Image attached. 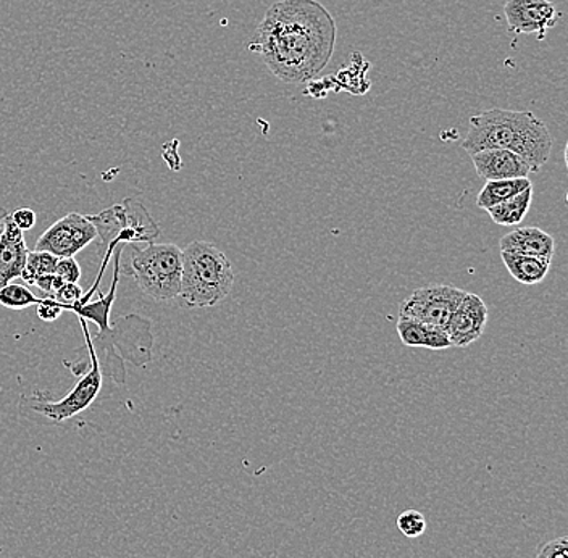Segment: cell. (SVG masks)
<instances>
[{
	"label": "cell",
	"mask_w": 568,
	"mask_h": 558,
	"mask_svg": "<svg viewBox=\"0 0 568 558\" xmlns=\"http://www.w3.org/2000/svg\"><path fill=\"white\" fill-rule=\"evenodd\" d=\"M396 329L397 336L407 347H424L429 351H444L453 347L446 332L435 328V326L425 325L417 319L399 316Z\"/></svg>",
	"instance_id": "obj_14"
},
{
	"label": "cell",
	"mask_w": 568,
	"mask_h": 558,
	"mask_svg": "<svg viewBox=\"0 0 568 558\" xmlns=\"http://www.w3.org/2000/svg\"><path fill=\"white\" fill-rule=\"evenodd\" d=\"M7 215H9V212L0 205V233H2L3 220H6Z\"/></svg>",
	"instance_id": "obj_27"
},
{
	"label": "cell",
	"mask_w": 568,
	"mask_h": 558,
	"mask_svg": "<svg viewBox=\"0 0 568 558\" xmlns=\"http://www.w3.org/2000/svg\"><path fill=\"white\" fill-rule=\"evenodd\" d=\"M10 216L21 231L31 230L36 225V213L31 209H18L17 212L10 213Z\"/></svg>",
	"instance_id": "obj_26"
},
{
	"label": "cell",
	"mask_w": 568,
	"mask_h": 558,
	"mask_svg": "<svg viewBox=\"0 0 568 558\" xmlns=\"http://www.w3.org/2000/svg\"><path fill=\"white\" fill-rule=\"evenodd\" d=\"M464 296L465 291L447 284L418 287L410 296L404 298L399 314L446 332L447 323Z\"/></svg>",
	"instance_id": "obj_7"
},
{
	"label": "cell",
	"mask_w": 568,
	"mask_h": 558,
	"mask_svg": "<svg viewBox=\"0 0 568 558\" xmlns=\"http://www.w3.org/2000/svg\"><path fill=\"white\" fill-rule=\"evenodd\" d=\"M122 251L115 254V273H113V283L106 296H99V301L87 302V304H77L70 307L69 312L78 315V318L89 319L99 326L102 333L110 332V312H112L113 302L116 298V286L120 281V266H122Z\"/></svg>",
	"instance_id": "obj_15"
},
{
	"label": "cell",
	"mask_w": 568,
	"mask_h": 558,
	"mask_svg": "<svg viewBox=\"0 0 568 558\" xmlns=\"http://www.w3.org/2000/svg\"><path fill=\"white\" fill-rule=\"evenodd\" d=\"M475 172L486 181L514 180V177H528L531 170L524 159L506 149H486L471 154Z\"/></svg>",
	"instance_id": "obj_12"
},
{
	"label": "cell",
	"mask_w": 568,
	"mask_h": 558,
	"mask_svg": "<svg viewBox=\"0 0 568 558\" xmlns=\"http://www.w3.org/2000/svg\"><path fill=\"white\" fill-rule=\"evenodd\" d=\"M95 240L98 231L88 216L69 213L44 231L36 243V251L49 252L57 258L74 257Z\"/></svg>",
	"instance_id": "obj_8"
},
{
	"label": "cell",
	"mask_w": 568,
	"mask_h": 558,
	"mask_svg": "<svg viewBox=\"0 0 568 558\" xmlns=\"http://www.w3.org/2000/svg\"><path fill=\"white\" fill-rule=\"evenodd\" d=\"M59 258L49 252L34 251L28 254L27 263H24L21 280L28 284H34L36 280L42 276L55 275V266Z\"/></svg>",
	"instance_id": "obj_19"
},
{
	"label": "cell",
	"mask_w": 568,
	"mask_h": 558,
	"mask_svg": "<svg viewBox=\"0 0 568 558\" xmlns=\"http://www.w3.org/2000/svg\"><path fill=\"white\" fill-rule=\"evenodd\" d=\"M55 275L63 283L78 284L81 278V266L74 257L59 258L55 266Z\"/></svg>",
	"instance_id": "obj_23"
},
{
	"label": "cell",
	"mask_w": 568,
	"mask_h": 558,
	"mask_svg": "<svg viewBox=\"0 0 568 558\" xmlns=\"http://www.w3.org/2000/svg\"><path fill=\"white\" fill-rule=\"evenodd\" d=\"M183 251L175 244L149 243L148 247H131L126 275L136 280L145 296L154 301H172L180 296Z\"/></svg>",
	"instance_id": "obj_4"
},
{
	"label": "cell",
	"mask_w": 568,
	"mask_h": 558,
	"mask_svg": "<svg viewBox=\"0 0 568 558\" xmlns=\"http://www.w3.org/2000/svg\"><path fill=\"white\" fill-rule=\"evenodd\" d=\"M98 231V237L105 247L102 266H106L112 252L124 243H152L160 234V227L148 209L136 199H126L123 204L113 205L99 215L88 216Z\"/></svg>",
	"instance_id": "obj_5"
},
{
	"label": "cell",
	"mask_w": 568,
	"mask_h": 558,
	"mask_svg": "<svg viewBox=\"0 0 568 558\" xmlns=\"http://www.w3.org/2000/svg\"><path fill=\"white\" fill-rule=\"evenodd\" d=\"M488 305L485 301L477 294L465 293L459 307L447 323L446 334L453 346L468 347L478 341L488 325Z\"/></svg>",
	"instance_id": "obj_10"
},
{
	"label": "cell",
	"mask_w": 568,
	"mask_h": 558,
	"mask_svg": "<svg viewBox=\"0 0 568 558\" xmlns=\"http://www.w3.org/2000/svg\"><path fill=\"white\" fill-rule=\"evenodd\" d=\"M554 140L542 120L528 110L491 109L471 116L462 148L468 154L486 149H506L525 160L531 173L548 163Z\"/></svg>",
	"instance_id": "obj_2"
},
{
	"label": "cell",
	"mask_w": 568,
	"mask_h": 558,
	"mask_svg": "<svg viewBox=\"0 0 568 558\" xmlns=\"http://www.w3.org/2000/svg\"><path fill=\"white\" fill-rule=\"evenodd\" d=\"M337 28L317 0H278L266 10L248 49L287 84L314 81L332 60Z\"/></svg>",
	"instance_id": "obj_1"
},
{
	"label": "cell",
	"mask_w": 568,
	"mask_h": 558,
	"mask_svg": "<svg viewBox=\"0 0 568 558\" xmlns=\"http://www.w3.org/2000/svg\"><path fill=\"white\" fill-rule=\"evenodd\" d=\"M397 528L406 538H420L426 531V518L418 510H406L397 517Z\"/></svg>",
	"instance_id": "obj_21"
},
{
	"label": "cell",
	"mask_w": 568,
	"mask_h": 558,
	"mask_svg": "<svg viewBox=\"0 0 568 558\" xmlns=\"http://www.w3.org/2000/svg\"><path fill=\"white\" fill-rule=\"evenodd\" d=\"M500 258H503L504 265H506L510 276H513L517 283L527 284V286L542 283L550 270V263L539 261V258L528 257V255L500 252Z\"/></svg>",
	"instance_id": "obj_16"
},
{
	"label": "cell",
	"mask_w": 568,
	"mask_h": 558,
	"mask_svg": "<svg viewBox=\"0 0 568 558\" xmlns=\"http://www.w3.org/2000/svg\"><path fill=\"white\" fill-rule=\"evenodd\" d=\"M532 187H528L520 194L507 199L503 204L496 207L486 210L488 215L491 216L493 222L500 226H517L524 222L527 216L528 210L531 207Z\"/></svg>",
	"instance_id": "obj_18"
},
{
	"label": "cell",
	"mask_w": 568,
	"mask_h": 558,
	"mask_svg": "<svg viewBox=\"0 0 568 558\" xmlns=\"http://www.w3.org/2000/svg\"><path fill=\"white\" fill-rule=\"evenodd\" d=\"M80 323L84 339H87L89 355H91V369L63 399L52 402L45 399L44 396H33L23 400L34 412L55 423L67 422V419L77 417L81 412L87 410L98 399L102 389V369L101 364H99L98 352H95L94 343H92L91 334H89L87 319L80 318Z\"/></svg>",
	"instance_id": "obj_6"
},
{
	"label": "cell",
	"mask_w": 568,
	"mask_h": 558,
	"mask_svg": "<svg viewBox=\"0 0 568 558\" xmlns=\"http://www.w3.org/2000/svg\"><path fill=\"white\" fill-rule=\"evenodd\" d=\"M41 298L34 296L23 284H12L0 290V305L12 311H23V308L38 305Z\"/></svg>",
	"instance_id": "obj_20"
},
{
	"label": "cell",
	"mask_w": 568,
	"mask_h": 558,
	"mask_svg": "<svg viewBox=\"0 0 568 558\" xmlns=\"http://www.w3.org/2000/svg\"><path fill=\"white\" fill-rule=\"evenodd\" d=\"M234 273L231 262L207 241H194L183 248L181 304L190 308L215 307L230 296Z\"/></svg>",
	"instance_id": "obj_3"
},
{
	"label": "cell",
	"mask_w": 568,
	"mask_h": 558,
	"mask_svg": "<svg viewBox=\"0 0 568 558\" xmlns=\"http://www.w3.org/2000/svg\"><path fill=\"white\" fill-rule=\"evenodd\" d=\"M504 16L510 33L538 34L539 41L559 20L556 6L549 0H506Z\"/></svg>",
	"instance_id": "obj_9"
},
{
	"label": "cell",
	"mask_w": 568,
	"mask_h": 558,
	"mask_svg": "<svg viewBox=\"0 0 568 558\" xmlns=\"http://www.w3.org/2000/svg\"><path fill=\"white\" fill-rule=\"evenodd\" d=\"M28 251L23 231L13 223L12 216L3 220L2 233H0V290L9 286L13 280L21 278Z\"/></svg>",
	"instance_id": "obj_11"
},
{
	"label": "cell",
	"mask_w": 568,
	"mask_h": 558,
	"mask_svg": "<svg viewBox=\"0 0 568 558\" xmlns=\"http://www.w3.org/2000/svg\"><path fill=\"white\" fill-rule=\"evenodd\" d=\"M536 558H568V538L562 536L545 544Z\"/></svg>",
	"instance_id": "obj_24"
},
{
	"label": "cell",
	"mask_w": 568,
	"mask_h": 558,
	"mask_svg": "<svg viewBox=\"0 0 568 558\" xmlns=\"http://www.w3.org/2000/svg\"><path fill=\"white\" fill-rule=\"evenodd\" d=\"M532 187L530 177H514V180L486 181L477 197L478 209L489 210L503 204L507 199Z\"/></svg>",
	"instance_id": "obj_17"
},
{
	"label": "cell",
	"mask_w": 568,
	"mask_h": 558,
	"mask_svg": "<svg viewBox=\"0 0 568 558\" xmlns=\"http://www.w3.org/2000/svg\"><path fill=\"white\" fill-rule=\"evenodd\" d=\"M83 297V287L78 286V284L70 283L63 284V286L60 287V290L52 296L53 301L59 302L65 312H69L70 307L77 305Z\"/></svg>",
	"instance_id": "obj_22"
},
{
	"label": "cell",
	"mask_w": 568,
	"mask_h": 558,
	"mask_svg": "<svg viewBox=\"0 0 568 558\" xmlns=\"http://www.w3.org/2000/svg\"><path fill=\"white\" fill-rule=\"evenodd\" d=\"M63 307L51 297L41 298L38 304V315L42 322H55L63 314Z\"/></svg>",
	"instance_id": "obj_25"
},
{
	"label": "cell",
	"mask_w": 568,
	"mask_h": 558,
	"mask_svg": "<svg viewBox=\"0 0 568 558\" xmlns=\"http://www.w3.org/2000/svg\"><path fill=\"white\" fill-rule=\"evenodd\" d=\"M499 248L500 252L528 255L550 263L556 254V240L541 227H517L499 241Z\"/></svg>",
	"instance_id": "obj_13"
}]
</instances>
